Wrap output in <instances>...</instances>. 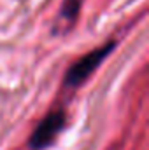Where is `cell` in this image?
<instances>
[{
	"mask_svg": "<svg viewBox=\"0 0 149 150\" xmlns=\"http://www.w3.org/2000/svg\"><path fill=\"white\" fill-rule=\"evenodd\" d=\"M114 47H116V42L111 40V42L104 44L102 47H97V49L86 52L84 56H81L67 70L65 79H63V86L67 89H74L77 86L84 84L90 79V75H93V72L102 65V61L114 51Z\"/></svg>",
	"mask_w": 149,
	"mask_h": 150,
	"instance_id": "cell-1",
	"label": "cell"
},
{
	"mask_svg": "<svg viewBox=\"0 0 149 150\" xmlns=\"http://www.w3.org/2000/svg\"><path fill=\"white\" fill-rule=\"evenodd\" d=\"M67 124V113L63 108H53L44 115V119L37 124V127L34 129L30 140H28V147L32 150H44L51 147L56 138L60 136V133L63 131Z\"/></svg>",
	"mask_w": 149,
	"mask_h": 150,
	"instance_id": "cell-2",
	"label": "cell"
},
{
	"mask_svg": "<svg viewBox=\"0 0 149 150\" xmlns=\"http://www.w3.org/2000/svg\"><path fill=\"white\" fill-rule=\"evenodd\" d=\"M79 9H81V0H65L60 11V19L74 23L79 14Z\"/></svg>",
	"mask_w": 149,
	"mask_h": 150,
	"instance_id": "cell-3",
	"label": "cell"
}]
</instances>
